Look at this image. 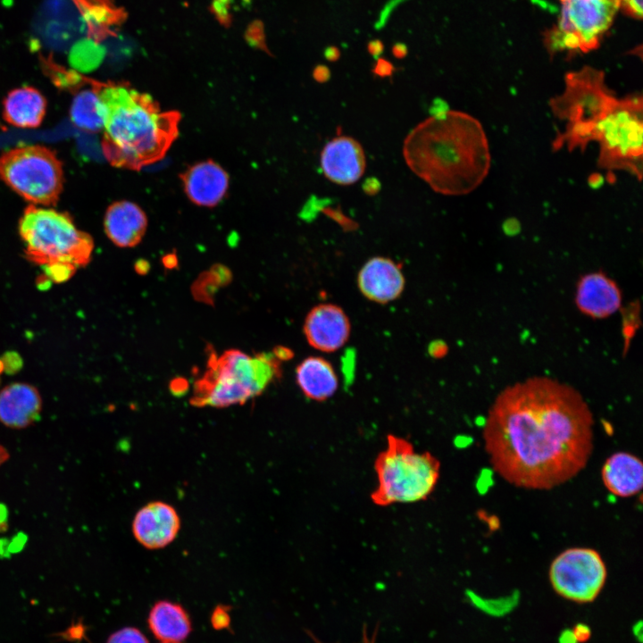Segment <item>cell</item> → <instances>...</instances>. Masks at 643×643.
Returning <instances> with one entry per match:
<instances>
[{
	"instance_id": "6da1fadb",
	"label": "cell",
	"mask_w": 643,
	"mask_h": 643,
	"mask_svg": "<svg viewBox=\"0 0 643 643\" xmlns=\"http://www.w3.org/2000/svg\"><path fill=\"white\" fill-rule=\"evenodd\" d=\"M593 413L574 387L533 376L502 389L482 438L494 472L509 484L548 490L573 479L594 447Z\"/></svg>"
},
{
	"instance_id": "7a4b0ae2",
	"label": "cell",
	"mask_w": 643,
	"mask_h": 643,
	"mask_svg": "<svg viewBox=\"0 0 643 643\" xmlns=\"http://www.w3.org/2000/svg\"><path fill=\"white\" fill-rule=\"evenodd\" d=\"M403 156L416 176L445 196L472 193L491 166L482 124L456 110L434 114L417 124L405 138Z\"/></svg>"
},
{
	"instance_id": "3957f363",
	"label": "cell",
	"mask_w": 643,
	"mask_h": 643,
	"mask_svg": "<svg viewBox=\"0 0 643 643\" xmlns=\"http://www.w3.org/2000/svg\"><path fill=\"white\" fill-rule=\"evenodd\" d=\"M103 116V153L114 166L139 169L163 157L178 135L180 115L162 112L146 94L121 83L92 81Z\"/></svg>"
},
{
	"instance_id": "277c9868",
	"label": "cell",
	"mask_w": 643,
	"mask_h": 643,
	"mask_svg": "<svg viewBox=\"0 0 643 643\" xmlns=\"http://www.w3.org/2000/svg\"><path fill=\"white\" fill-rule=\"evenodd\" d=\"M280 372V360L274 353L250 355L228 349L218 355L213 351L206 370L194 382L190 404L215 408L243 405L261 395Z\"/></svg>"
},
{
	"instance_id": "5b68a950",
	"label": "cell",
	"mask_w": 643,
	"mask_h": 643,
	"mask_svg": "<svg viewBox=\"0 0 643 643\" xmlns=\"http://www.w3.org/2000/svg\"><path fill=\"white\" fill-rule=\"evenodd\" d=\"M617 98L601 70L584 66L566 73L564 90L549 100L554 116L566 122L553 142L554 148L584 151L594 142L597 124Z\"/></svg>"
},
{
	"instance_id": "8992f818",
	"label": "cell",
	"mask_w": 643,
	"mask_h": 643,
	"mask_svg": "<svg viewBox=\"0 0 643 643\" xmlns=\"http://www.w3.org/2000/svg\"><path fill=\"white\" fill-rule=\"evenodd\" d=\"M19 232L27 259L42 268L67 264L78 269L91 260L93 238L64 213L30 205L23 212Z\"/></svg>"
},
{
	"instance_id": "52a82bcc",
	"label": "cell",
	"mask_w": 643,
	"mask_h": 643,
	"mask_svg": "<svg viewBox=\"0 0 643 643\" xmlns=\"http://www.w3.org/2000/svg\"><path fill=\"white\" fill-rule=\"evenodd\" d=\"M374 467L378 484L372 498L384 506L426 499L438 483L440 464L430 453L417 452L409 441L390 435Z\"/></svg>"
},
{
	"instance_id": "ba28073f",
	"label": "cell",
	"mask_w": 643,
	"mask_h": 643,
	"mask_svg": "<svg viewBox=\"0 0 643 643\" xmlns=\"http://www.w3.org/2000/svg\"><path fill=\"white\" fill-rule=\"evenodd\" d=\"M594 141L599 145V168L627 171L640 181L643 171L642 96L633 94L617 98L597 124Z\"/></svg>"
},
{
	"instance_id": "9c48e42d",
	"label": "cell",
	"mask_w": 643,
	"mask_h": 643,
	"mask_svg": "<svg viewBox=\"0 0 643 643\" xmlns=\"http://www.w3.org/2000/svg\"><path fill=\"white\" fill-rule=\"evenodd\" d=\"M0 178L33 205H54L63 186L56 154L40 145L20 146L0 155Z\"/></svg>"
},
{
	"instance_id": "30bf717a",
	"label": "cell",
	"mask_w": 643,
	"mask_h": 643,
	"mask_svg": "<svg viewBox=\"0 0 643 643\" xmlns=\"http://www.w3.org/2000/svg\"><path fill=\"white\" fill-rule=\"evenodd\" d=\"M559 1L561 13L557 22L544 36L551 55L597 49L622 5V0Z\"/></svg>"
},
{
	"instance_id": "8fae6325",
	"label": "cell",
	"mask_w": 643,
	"mask_h": 643,
	"mask_svg": "<svg viewBox=\"0 0 643 643\" xmlns=\"http://www.w3.org/2000/svg\"><path fill=\"white\" fill-rule=\"evenodd\" d=\"M548 575L558 595L573 602L589 603L594 601L604 588L607 569L596 549L575 547L554 558Z\"/></svg>"
},
{
	"instance_id": "7c38bea8",
	"label": "cell",
	"mask_w": 643,
	"mask_h": 643,
	"mask_svg": "<svg viewBox=\"0 0 643 643\" xmlns=\"http://www.w3.org/2000/svg\"><path fill=\"white\" fill-rule=\"evenodd\" d=\"M180 529L176 509L163 501H152L135 514L131 530L135 539L146 549H162L172 543Z\"/></svg>"
},
{
	"instance_id": "4fadbf2b",
	"label": "cell",
	"mask_w": 643,
	"mask_h": 643,
	"mask_svg": "<svg viewBox=\"0 0 643 643\" xmlns=\"http://www.w3.org/2000/svg\"><path fill=\"white\" fill-rule=\"evenodd\" d=\"M350 330L347 313L333 304H320L313 307L303 327L308 344L325 353L341 348L348 340Z\"/></svg>"
},
{
	"instance_id": "5bb4252c",
	"label": "cell",
	"mask_w": 643,
	"mask_h": 643,
	"mask_svg": "<svg viewBox=\"0 0 643 643\" xmlns=\"http://www.w3.org/2000/svg\"><path fill=\"white\" fill-rule=\"evenodd\" d=\"M574 302L581 313L592 319H605L622 309V293L605 272L591 271L578 280Z\"/></svg>"
},
{
	"instance_id": "9a60e30c",
	"label": "cell",
	"mask_w": 643,
	"mask_h": 643,
	"mask_svg": "<svg viewBox=\"0 0 643 643\" xmlns=\"http://www.w3.org/2000/svg\"><path fill=\"white\" fill-rule=\"evenodd\" d=\"M320 163L323 175L341 186L359 180L366 166L361 144L347 136H338L327 142L321 152Z\"/></svg>"
},
{
	"instance_id": "2e32d148",
	"label": "cell",
	"mask_w": 643,
	"mask_h": 643,
	"mask_svg": "<svg viewBox=\"0 0 643 643\" xmlns=\"http://www.w3.org/2000/svg\"><path fill=\"white\" fill-rule=\"evenodd\" d=\"M405 276L398 263L390 258L375 256L361 267L357 286L365 298L378 304L397 299L405 288Z\"/></svg>"
},
{
	"instance_id": "e0dca14e",
	"label": "cell",
	"mask_w": 643,
	"mask_h": 643,
	"mask_svg": "<svg viewBox=\"0 0 643 643\" xmlns=\"http://www.w3.org/2000/svg\"><path fill=\"white\" fill-rule=\"evenodd\" d=\"M185 192L197 205L214 206L229 187L227 172L216 163L205 161L188 168L182 176Z\"/></svg>"
},
{
	"instance_id": "ac0fdd59",
	"label": "cell",
	"mask_w": 643,
	"mask_h": 643,
	"mask_svg": "<svg viewBox=\"0 0 643 643\" xmlns=\"http://www.w3.org/2000/svg\"><path fill=\"white\" fill-rule=\"evenodd\" d=\"M42 399L38 390L27 383H12L0 391V422L22 429L38 420Z\"/></svg>"
},
{
	"instance_id": "d6986e66",
	"label": "cell",
	"mask_w": 643,
	"mask_h": 643,
	"mask_svg": "<svg viewBox=\"0 0 643 643\" xmlns=\"http://www.w3.org/2000/svg\"><path fill=\"white\" fill-rule=\"evenodd\" d=\"M104 226L107 237L114 245L120 247H133L143 238L147 219L136 204L118 201L108 207Z\"/></svg>"
},
{
	"instance_id": "ffe728a7",
	"label": "cell",
	"mask_w": 643,
	"mask_h": 643,
	"mask_svg": "<svg viewBox=\"0 0 643 643\" xmlns=\"http://www.w3.org/2000/svg\"><path fill=\"white\" fill-rule=\"evenodd\" d=\"M601 480L612 495L623 498L633 497L643 486L642 462L631 453L615 452L603 463Z\"/></svg>"
},
{
	"instance_id": "44dd1931",
	"label": "cell",
	"mask_w": 643,
	"mask_h": 643,
	"mask_svg": "<svg viewBox=\"0 0 643 643\" xmlns=\"http://www.w3.org/2000/svg\"><path fill=\"white\" fill-rule=\"evenodd\" d=\"M46 101L32 87L15 88L3 102V116L9 124L21 129L38 127L46 114Z\"/></svg>"
},
{
	"instance_id": "7402d4cb",
	"label": "cell",
	"mask_w": 643,
	"mask_h": 643,
	"mask_svg": "<svg viewBox=\"0 0 643 643\" xmlns=\"http://www.w3.org/2000/svg\"><path fill=\"white\" fill-rule=\"evenodd\" d=\"M296 380L302 393L309 399L324 401L331 397L338 387V379L331 363L319 356H309L296 367Z\"/></svg>"
},
{
	"instance_id": "603a6c76",
	"label": "cell",
	"mask_w": 643,
	"mask_h": 643,
	"mask_svg": "<svg viewBox=\"0 0 643 643\" xmlns=\"http://www.w3.org/2000/svg\"><path fill=\"white\" fill-rule=\"evenodd\" d=\"M153 634L162 642H180L191 631V621L179 604L162 600L156 602L148 615Z\"/></svg>"
},
{
	"instance_id": "cb8c5ba5",
	"label": "cell",
	"mask_w": 643,
	"mask_h": 643,
	"mask_svg": "<svg viewBox=\"0 0 643 643\" xmlns=\"http://www.w3.org/2000/svg\"><path fill=\"white\" fill-rule=\"evenodd\" d=\"M83 19L88 38L99 41L107 36L121 14L107 0H72Z\"/></svg>"
},
{
	"instance_id": "d4e9b609",
	"label": "cell",
	"mask_w": 643,
	"mask_h": 643,
	"mask_svg": "<svg viewBox=\"0 0 643 643\" xmlns=\"http://www.w3.org/2000/svg\"><path fill=\"white\" fill-rule=\"evenodd\" d=\"M91 88L80 91L73 100L71 117L79 129L96 132L103 130V116L100 100L91 81Z\"/></svg>"
},
{
	"instance_id": "484cf974",
	"label": "cell",
	"mask_w": 643,
	"mask_h": 643,
	"mask_svg": "<svg viewBox=\"0 0 643 643\" xmlns=\"http://www.w3.org/2000/svg\"><path fill=\"white\" fill-rule=\"evenodd\" d=\"M105 48L97 40L91 38L78 41L71 52V63L81 69H93L103 60Z\"/></svg>"
},
{
	"instance_id": "4316f807",
	"label": "cell",
	"mask_w": 643,
	"mask_h": 643,
	"mask_svg": "<svg viewBox=\"0 0 643 643\" xmlns=\"http://www.w3.org/2000/svg\"><path fill=\"white\" fill-rule=\"evenodd\" d=\"M621 310H622V335L626 349L639 324V305L636 306L634 302Z\"/></svg>"
},
{
	"instance_id": "83f0119b",
	"label": "cell",
	"mask_w": 643,
	"mask_h": 643,
	"mask_svg": "<svg viewBox=\"0 0 643 643\" xmlns=\"http://www.w3.org/2000/svg\"><path fill=\"white\" fill-rule=\"evenodd\" d=\"M107 643H148V640L138 629L128 627L112 634Z\"/></svg>"
},
{
	"instance_id": "f1b7e54d",
	"label": "cell",
	"mask_w": 643,
	"mask_h": 643,
	"mask_svg": "<svg viewBox=\"0 0 643 643\" xmlns=\"http://www.w3.org/2000/svg\"><path fill=\"white\" fill-rule=\"evenodd\" d=\"M229 606L220 605H217L211 615V623L215 630L228 629L230 624V616Z\"/></svg>"
},
{
	"instance_id": "f546056e",
	"label": "cell",
	"mask_w": 643,
	"mask_h": 643,
	"mask_svg": "<svg viewBox=\"0 0 643 643\" xmlns=\"http://www.w3.org/2000/svg\"><path fill=\"white\" fill-rule=\"evenodd\" d=\"M642 7V0H622L621 9L631 18L641 20Z\"/></svg>"
},
{
	"instance_id": "4dcf8cb0",
	"label": "cell",
	"mask_w": 643,
	"mask_h": 643,
	"mask_svg": "<svg viewBox=\"0 0 643 643\" xmlns=\"http://www.w3.org/2000/svg\"><path fill=\"white\" fill-rule=\"evenodd\" d=\"M447 351V347L445 343L436 342L431 345L430 352L433 356L440 357L443 356Z\"/></svg>"
},
{
	"instance_id": "1f68e13d",
	"label": "cell",
	"mask_w": 643,
	"mask_h": 643,
	"mask_svg": "<svg viewBox=\"0 0 643 643\" xmlns=\"http://www.w3.org/2000/svg\"><path fill=\"white\" fill-rule=\"evenodd\" d=\"M381 49L382 46L380 42L379 41H373L372 42V44H370L369 50L372 54L380 53Z\"/></svg>"
},
{
	"instance_id": "d6a6232c",
	"label": "cell",
	"mask_w": 643,
	"mask_h": 643,
	"mask_svg": "<svg viewBox=\"0 0 643 643\" xmlns=\"http://www.w3.org/2000/svg\"><path fill=\"white\" fill-rule=\"evenodd\" d=\"M8 452L0 445V465L8 459Z\"/></svg>"
},
{
	"instance_id": "836d02e7",
	"label": "cell",
	"mask_w": 643,
	"mask_h": 643,
	"mask_svg": "<svg viewBox=\"0 0 643 643\" xmlns=\"http://www.w3.org/2000/svg\"><path fill=\"white\" fill-rule=\"evenodd\" d=\"M4 366L3 361L0 359V373L4 371Z\"/></svg>"
},
{
	"instance_id": "e575fe53",
	"label": "cell",
	"mask_w": 643,
	"mask_h": 643,
	"mask_svg": "<svg viewBox=\"0 0 643 643\" xmlns=\"http://www.w3.org/2000/svg\"><path fill=\"white\" fill-rule=\"evenodd\" d=\"M162 643H180V642H162Z\"/></svg>"
},
{
	"instance_id": "d590c367",
	"label": "cell",
	"mask_w": 643,
	"mask_h": 643,
	"mask_svg": "<svg viewBox=\"0 0 643 643\" xmlns=\"http://www.w3.org/2000/svg\"><path fill=\"white\" fill-rule=\"evenodd\" d=\"M364 643H371V642H369L368 640H365V642H364Z\"/></svg>"
}]
</instances>
